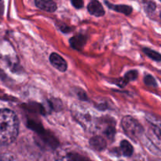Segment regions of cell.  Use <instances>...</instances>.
<instances>
[{"label": "cell", "instance_id": "1", "mask_svg": "<svg viewBox=\"0 0 161 161\" xmlns=\"http://www.w3.org/2000/svg\"><path fill=\"white\" fill-rule=\"evenodd\" d=\"M19 132V120L15 113L9 109H0V146L14 142Z\"/></svg>", "mask_w": 161, "mask_h": 161}, {"label": "cell", "instance_id": "2", "mask_svg": "<svg viewBox=\"0 0 161 161\" xmlns=\"http://www.w3.org/2000/svg\"><path fill=\"white\" fill-rule=\"evenodd\" d=\"M121 125L127 136L135 142L140 139L144 133L142 124L132 116H127L123 118Z\"/></svg>", "mask_w": 161, "mask_h": 161}, {"label": "cell", "instance_id": "3", "mask_svg": "<svg viewBox=\"0 0 161 161\" xmlns=\"http://www.w3.org/2000/svg\"><path fill=\"white\" fill-rule=\"evenodd\" d=\"M50 64H51L55 69H57L58 71H60V72H65V71L67 70V62H66L65 60H64L62 57L60 56L58 53H51L50 56Z\"/></svg>", "mask_w": 161, "mask_h": 161}, {"label": "cell", "instance_id": "4", "mask_svg": "<svg viewBox=\"0 0 161 161\" xmlns=\"http://www.w3.org/2000/svg\"><path fill=\"white\" fill-rule=\"evenodd\" d=\"M88 12L95 17H102L105 15V9L97 0H91L87 6Z\"/></svg>", "mask_w": 161, "mask_h": 161}, {"label": "cell", "instance_id": "5", "mask_svg": "<svg viewBox=\"0 0 161 161\" xmlns=\"http://www.w3.org/2000/svg\"><path fill=\"white\" fill-rule=\"evenodd\" d=\"M36 6L46 12L53 13L57 9V4L53 0H35Z\"/></svg>", "mask_w": 161, "mask_h": 161}, {"label": "cell", "instance_id": "6", "mask_svg": "<svg viewBox=\"0 0 161 161\" xmlns=\"http://www.w3.org/2000/svg\"><path fill=\"white\" fill-rule=\"evenodd\" d=\"M90 146L96 151H103L106 148L107 142L102 136H94L90 140Z\"/></svg>", "mask_w": 161, "mask_h": 161}, {"label": "cell", "instance_id": "7", "mask_svg": "<svg viewBox=\"0 0 161 161\" xmlns=\"http://www.w3.org/2000/svg\"><path fill=\"white\" fill-rule=\"evenodd\" d=\"M86 42V37L82 35H78L76 36L71 38L70 39V45L75 50H81L85 45Z\"/></svg>", "mask_w": 161, "mask_h": 161}, {"label": "cell", "instance_id": "8", "mask_svg": "<svg viewBox=\"0 0 161 161\" xmlns=\"http://www.w3.org/2000/svg\"><path fill=\"white\" fill-rule=\"evenodd\" d=\"M105 3L110 9H113L116 12L125 14V15H130L132 12V8L130 6H127V5H113L106 1H105Z\"/></svg>", "mask_w": 161, "mask_h": 161}, {"label": "cell", "instance_id": "9", "mask_svg": "<svg viewBox=\"0 0 161 161\" xmlns=\"http://www.w3.org/2000/svg\"><path fill=\"white\" fill-rule=\"evenodd\" d=\"M120 150L122 152L123 155L127 157H131L134 153L133 146H131L130 142L127 140H124L120 143Z\"/></svg>", "mask_w": 161, "mask_h": 161}, {"label": "cell", "instance_id": "10", "mask_svg": "<svg viewBox=\"0 0 161 161\" xmlns=\"http://www.w3.org/2000/svg\"><path fill=\"white\" fill-rule=\"evenodd\" d=\"M143 52L147 55L149 58H150L151 59L154 60L156 61H161V54L158 52L155 51L153 50H151L149 48H143Z\"/></svg>", "mask_w": 161, "mask_h": 161}, {"label": "cell", "instance_id": "11", "mask_svg": "<svg viewBox=\"0 0 161 161\" xmlns=\"http://www.w3.org/2000/svg\"><path fill=\"white\" fill-rule=\"evenodd\" d=\"M103 133L105 134V136L110 140H113L114 138L115 133H116V129H115V125L114 124H108L106 127H105V129L103 130Z\"/></svg>", "mask_w": 161, "mask_h": 161}, {"label": "cell", "instance_id": "12", "mask_svg": "<svg viewBox=\"0 0 161 161\" xmlns=\"http://www.w3.org/2000/svg\"><path fill=\"white\" fill-rule=\"evenodd\" d=\"M138 72L136 70H131L126 73V75H124V79L129 83L130 81H134L136 80L138 78Z\"/></svg>", "mask_w": 161, "mask_h": 161}, {"label": "cell", "instance_id": "13", "mask_svg": "<svg viewBox=\"0 0 161 161\" xmlns=\"http://www.w3.org/2000/svg\"><path fill=\"white\" fill-rule=\"evenodd\" d=\"M144 82L145 83L149 86H153V87H157V81H156L155 79L150 75H146V77L144 78Z\"/></svg>", "mask_w": 161, "mask_h": 161}, {"label": "cell", "instance_id": "14", "mask_svg": "<svg viewBox=\"0 0 161 161\" xmlns=\"http://www.w3.org/2000/svg\"><path fill=\"white\" fill-rule=\"evenodd\" d=\"M72 6L76 9H81L83 7V0H71Z\"/></svg>", "mask_w": 161, "mask_h": 161}, {"label": "cell", "instance_id": "15", "mask_svg": "<svg viewBox=\"0 0 161 161\" xmlns=\"http://www.w3.org/2000/svg\"><path fill=\"white\" fill-rule=\"evenodd\" d=\"M14 157H11V156H7V155H3V156H0V160H14Z\"/></svg>", "mask_w": 161, "mask_h": 161}, {"label": "cell", "instance_id": "16", "mask_svg": "<svg viewBox=\"0 0 161 161\" xmlns=\"http://www.w3.org/2000/svg\"><path fill=\"white\" fill-rule=\"evenodd\" d=\"M160 17H161V14H160Z\"/></svg>", "mask_w": 161, "mask_h": 161}]
</instances>
